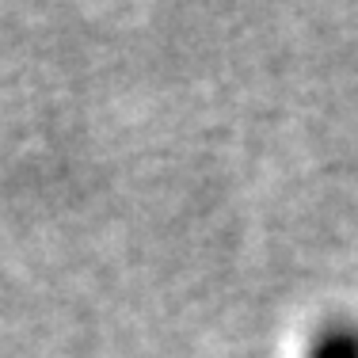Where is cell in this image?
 <instances>
[{"mask_svg":"<svg viewBox=\"0 0 358 358\" xmlns=\"http://www.w3.org/2000/svg\"><path fill=\"white\" fill-rule=\"evenodd\" d=\"M305 358H358V320L324 324Z\"/></svg>","mask_w":358,"mask_h":358,"instance_id":"6da1fadb","label":"cell"}]
</instances>
